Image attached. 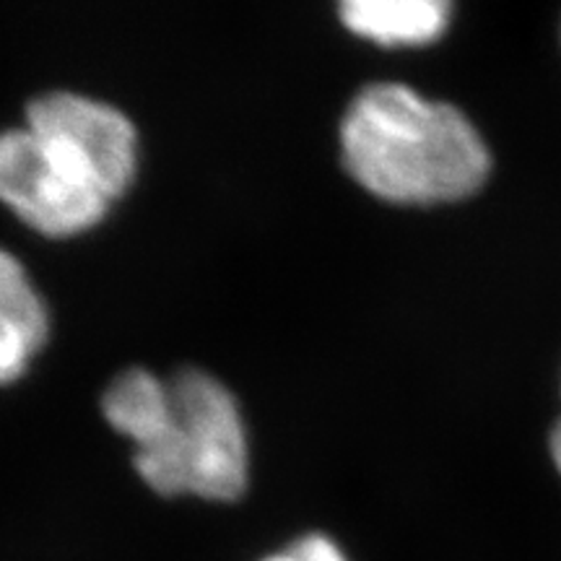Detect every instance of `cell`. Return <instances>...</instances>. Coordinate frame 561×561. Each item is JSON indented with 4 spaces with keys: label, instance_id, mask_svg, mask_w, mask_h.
<instances>
[{
    "label": "cell",
    "instance_id": "4",
    "mask_svg": "<svg viewBox=\"0 0 561 561\" xmlns=\"http://www.w3.org/2000/svg\"><path fill=\"white\" fill-rule=\"evenodd\" d=\"M26 123L79 153L110 201L121 198L130 187L138 164V138L121 110L55 91L30 104Z\"/></svg>",
    "mask_w": 561,
    "mask_h": 561
},
{
    "label": "cell",
    "instance_id": "5",
    "mask_svg": "<svg viewBox=\"0 0 561 561\" xmlns=\"http://www.w3.org/2000/svg\"><path fill=\"white\" fill-rule=\"evenodd\" d=\"M47 339V312L11 252L0 250V385L16 380Z\"/></svg>",
    "mask_w": 561,
    "mask_h": 561
},
{
    "label": "cell",
    "instance_id": "2",
    "mask_svg": "<svg viewBox=\"0 0 561 561\" xmlns=\"http://www.w3.org/2000/svg\"><path fill=\"white\" fill-rule=\"evenodd\" d=\"M351 178L377 198L437 206L473 198L494 170L489 144L460 107L403 83H371L341 125Z\"/></svg>",
    "mask_w": 561,
    "mask_h": 561
},
{
    "label": "cell",
    "instance_id": "8",
    "mask_svg": "<svg viewBox=\"0 0 561 561\" xmlns=\"http://www.w3.org/2000/svg\"><path fill=\"white\" fill-rule=\"evenodd\" d=\"M549 455H551L553 468H557V473L561 476V413L557 416V421H553L549 432Z\"/></svg>",
    "mask_w": 561,
    "mask_h": 561
},
{
    "label": "cell",
    "instance_id": "7",
    "mask_svg": "<svg viewBox=\"0 0 561 561\" xmlns=\"http://www.w3.org/2000/svg\"><path fill=\"white\" fill-rule=\"evenodd\" d=\"M265 561H346V557L339 551V546L322 536H307L299 538L297 543L289 546L286 551L276 553V557Z\"/></svg>",
    "mask_w": 561,
    "mask_h": 561
},
{
    "label": "cell",
    "instance_id": "3",
    "mask_svg": "<svg viewBox=\"0 0 561 561\" xmlns=\"http://www.w3.org/2000/svg\"><path fill=\"white\" fill-rule=\"evenodd\" d=\"M0 201L50 237L94 227L112 203L79 153L30 125L0 133Z\"/></svg>",
    "mask_w": 561,
    "mask_h": 561
},
{
    "label": "cell",
    "instance_id": "6",
    "mask_svg": "<svg viewBox=\"0 0 561 561\" xmlns=\"http://www.w3.org/2000/svg\"><path fill=\"white\" fill-rule=\"evenodd\" d=\"M341 19L351 32L380 45H430L447 32V0H346Z\"/></svg>",
    "mask_w": 561,
    "mask_h": 561
},
{
    "label": "cell",
    "instance_id": "1",
    "mask_svg": "<svg viewBox=\"0 0 561 561\" xmlns=\"http://www.w3.org/2000/svg\"><path fill=\"white\" fill-rule=\"evenodd\" d=\"M104 416L136 445L140 479L164 496L231 502L248 486V434L234 396L198 369L161 382L123 371L102 398Z\"/></svg>",
    "mask_w": 561,
    "mask_h": 561
}]
</instances>
